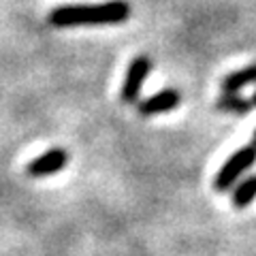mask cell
<instances>
[{"instance_id":"1","label":"cell","mask_w":256,"mask_h":256,"mask_svg":"<svg viewBox=\"0 0 256 256\" xmlns=\"http://www.w3.org/2000/svg\"><path fill=\"white\" fill-rule=\"evenodd\" d=\"M130 15V6L124 0H111L105 4H68L50 13V24L58 28L66 26H96V24H120Z\"/></svg>"},{"instance_id":"2","label":"cell","mask_w":256,"mask_h":256,"mask_svg":"<svg viewBox=\"0 0 256 256\" xmlns=\"http://www.w3.org/2000/svg\"><path fill=\"white\" fill-rule=\"evenodd\" d=\"M254 162H256V148L254 146L237 150L235 154L222 164V169L218 171V175H216L214 188L218 192H224V190L233 188V184L239 180V175H244Z\"/></svg>"},{"instance_id":"3","label":"cell","mask_w":256,"mask_h":256,"mask_svg":"<svg viewBox=\"0 0 256 256\" xmlns=\"http://www.w3.org/2000/svg\"><path fill=\"white\" fill-rule=\"evenodd\" d=\"M152 64L146 56H139L130 62L128 66V73H126V79H124V86H122V100L124 102H134L139 98V92H141V86L146 82V77L150 73Z\"/></svg>"},{"instance_id":"4","label":"cell","mask_w":256,"mask_h":256,"mask_svg":"<svg viewBox=\"0 0 256 256\" xmlns=\"http://www.w3.org/2000/svg\"><path fill=\"white\" fill-rule=\"evenodd\" d=\"M68 162V154L60 148H54L50 152H45L43 156L34 158L32 162L26 166V171L30 178H47V175H54L62 171Z\"/></svg>"},{"instance_id":"5","label":"cell","mask_w":256,"mask_h":256,"mask_svg":"<svg viewBox=\"0 0 256 256\" xmlns=\"http://www.w3.org/2000/svg\"><path fill=\"white\" fill-rule=\"evenodd\" d=\"M180 105V92L178 90H162L150 98L139 102V114L141 116H156V114H164L171 111Z\"/></svg>"},{"instance_id":"6","label":"cell","mask_w":256,"mask_h":256,"mask_svg":"<svg viewBox=\"0 0 256 256\" xmlns=\"http://www.w3.org/2000/svg\"><path fill=\"white\" fill-rule=\"evenodd\" d=\"M254 82H256V64L246 66V68H239V70H235V73H230L228 77H224L222 90L226 94H237L242 88L250 86Z\"/></svg>"},{"instance_id":"7","label":"cell","mask_w":256,"mask_h":256,"mask_svg":"<svg viewBox=\"0 0 256 256\" xmlns=\"http://www.w3.org/2000/svg\"><path fill=\"white\" fill-rule=\"evenodd\" d=\"M256 196V175L254 178H248L246 182H242L239 186L235 188L233 192V205L237 207V210H244V207H248Z\"/></svg>"},{"instance_id":"8","label":"cell","mask_w":256,"mask_h":256,"mask_svg":"<svg viewBox=\"0 0 256 256\" xmlns=\"http://www.w3.org/2000/svg\"><path fill=\"white\" fill-rule=\"evenodd\" d=\"M218 109L230 111V114H248V111L252 109V105L248 100H244L242 96H237V94H226V96H222V98L218 100Z\"/></svg>"},{"instance_id":"9","label":"cell","mask_w":256,"mask_h":256,"mask_svg":"<svg viewBox=\"0 0 256 256\" xmlns=\"http://www.w3.org/2000/svg\"><path fill=\"white\" fill-rule=\"evenodd\" d=\"M250 105H252V107H256V92L252 94V98H250Z\"/></svg>"},{"instance_id":"10","label":"cell","mask_w":256,"mask_h":256,"mask_svg":"<svg viewBox=\"0 0 256 256\" xmlns=\"http://www.w3.org/2000/svg\"><path fill=\"white\" fill-rule=\"evenodd\" d=\"M252 146L256 148V130H254V137H252Z\"/></svg>"}]
</instances>
